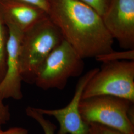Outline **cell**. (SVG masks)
Listing matches in <instances>:
<instances>
[{
  "label": "cell",
  "instance_id": "obj_1",
  "mask_svg": "<svg viewBox=\"0 0 134 134\" xmlns=\"http://www.w3.org/2000/svg\"><path fill=\"white\" fill-rule=\"evenodd\" d=\"M48 2L49 19L83 59L113 50L114 39L95 10L77 0Z\"/></svg>",
  "mask_w": 134,
  "mask_h": 134
},
{
  "label": "cell",
  "instance_id": "obj_2",
  "mask_svg": "<svg viewBox=\"0 0 134 134\" xmlns=\"http://www.w3.org/2000/svg\"><path fill=\"white\" fill-rule=\"evenodd\" d=\"M63 39L61 31L48 15L23 32L20 46L23 81L35 82L43 62Z\"/></svg>",
  "mask_w": 134,
  "mask_h": 134
},
{
  "label": "cell",
  "instance_id": "obj_3",
  "mask_svg": "<svg viewBox=\"0 0 134 134\" xmlns=\"http://www.w3.org/2000/svg\"><path fill=\"white\" fill-rule=\"evenodd\" d=\"M134 102L113 96L81 99L80 111L87 124L97 123L124 134H134Z\"/></svg>",
  "mask_w": 134,
  "mask_h": 134
},
{
  "label": "cell",
  "instance_id": "obj_4",
  "mask_svg": "<svg viewBox=\"0 0 134 134\" xmlns=\"http://www.w3.org/2000/svg\"><path fill=\"white\" fill-rule=\"evenodd\" d=\"M83 59L64 39L43 62L34 83L44 90H63L70 78L82 74L85 67Z\"/></svg>",
  "mask_w": 134,
  "mask_h": 134
},
{
  "label": "cell",
  "instance_id": "obj_5",
  "mask_svg": "<svg viewBox=\"0 0 134 134\" xmlns=\"http://www.w3.org/2000/svg\"><path fill=\"white\" fill-rule=\"evenodd\" d=\"M109 96L134 102V61L103 63L86 85L82 98Z\"/></svg>",
  "mask_w": 134,
  "mask_h": 134
},
{
  "label": "cell",
  "instance_id": "obj_6",
  "mask_svg": "<svg viewBox=\"0 0 134 134\" xmlns=\"http://www.w3.org/2000/svg\"><path fill=\"white\" fill-rule=\"evenodd\" d=\"M99 68L91 69L82 76L77 81L71 100L65 107L57 109H46L36 108L43 115L54 117L59 123L57 134H86L89 125L81 118L80 103L86 85Z\"/></svg>",
  "mask_w": 134,
  "mask_h": 134
},
{
  "label": "cell",
  "instance_id": "obj_7",
  "mask_svg": "<svg viewBox=\"0 0 134 134\" xmlns=\"http://www.w3.org/2000/svg\"><path fill=\"white\" fill-rule=\"evenodd\" d=\"M9 37L7 42V58L4 76L0 81V93L3 99H21L23 81L20 61V46L23 32L7 25Z\"/></svg>",
  "mask_w": 134,
  "mask_h": 134
},
{
  "label": "cell",
  "instance_id": "obj_8",
  "mask_svg": "<svg viewBox=\"0 0 134 134\" xmlns=\"http://www.w3.org/2000/svg\"><path fill=\"white\" fill-rule=\"evenodd\" d=\"M102 19L121 47L134 49V0H111Z\"/></svg>",
  "mask_w": 134,
  "mask_h": 134
},
{
  "label": "cell",
  "instance_id": "obj_9",
  "mask_svg": "<svg viewBox=\"0 0 134 134\" xmlns=\"http://www.w3.org/2000/svg\"><path fill=\"white\" fill-rule=\"evenodd\" d=\"M0 14L6 26H13L23 32L48 16L38 7L17 0L0 1Z\"/></svg>",
  "mask_w": 134,
  "mask_h": 134
},
{
  "label": "cell",
  "instance_id": "obj_10",
  "mask_svg": "<svg viewBox=\"0 0 134 134\" xmlns=\"http://www.w3.org/2000/svg\"><path fill=\"white\" fill-rule=\"evenodd\" d=\"M26 114L35 120L42 128L44 134H55L57 129L56 125L50 120L45 118L44 115L40 113L36 108L28 106L25 109Z\"/></svg>",
  "mask_w": 134,
  "mask_h": 134
},
{
  "label": "cell",
  "instance_id": "obj_11",
  "mask_svg": "<svg viewBox=\"0 0 134 134\" xmlns=\"http://www.w3.org/2000/svg\"><path fill=\"white\" fill-rule=\"evenodd\" d=\"M96 60L102 63L120 61H134V49L126 50L123 51H112L98 55Z\"/></svg>",
  "mask_w": 134,
  "mask_h": 134
},
{
  "label": "cell",
  "instance_id": "obj_12",
  "mask_svg": "<svg viewBox=\"0 0 134 134\" xmlns=\"http://www.w3.org/2000/svg\"><path fill=\"white\" fill-rule=\"evenodd\" d=\"M4 23L0 14V81L4 76L7 58V42Z\"/></svg>",
  "mask_w": 134,
  "mask_h": 134
},
{
  "label": "cell",
  "instance_id": "obj_13",
  "mask_svg": "<svg viewBox=\"0 0 134 134\" xmlns=\"http://www.w3.org/2000/svg\"><path fill=\"white\" fill-rule=\"evenodd\" d=\"M91 7L102 18L105 14L111 0H77Z\"/></svg>",
  "mask_w": 134,
  "mask_h": 134
},
{
  "label": "cell",
  "instance_id": "obj_14",
  "mask_svg": "<svg viewBox=\"0 0 134 134\" xmlns=\"http://www.w3.org/2000/svg\"><path fill=\"white\" fill-rule=\"evenodd\" d=\"M86 134H124L117 130L97 123L88 124Z\"/></svg>",
  "mask_w": 134,
  "mask_h": 134
},
{
  "label": "cell",
  "instance_id": "obj_15",
  "mask_svg": "<svg viewBox=\"0 0 134 134\" xmlns=\"http://www.w3.org/2000/svg\"><path fill=\"white\" fill-rule=\"evenodd\" d=\"M3 98L0 93V131L1 127L10 119V112L8 106L5 105L3 102Z\"/></svg>",
  "mask_w": 134,
  "mask_h": 134
},
{
  "label": "cell",
  "instance_id": "obj_16",
  "mask_svg": "<svg viewBox=\"0 0 134 134\" xmlns=\"http://www.w3.org/2000/svg\"><path fill=\"white\" fill-rule=\"evenodd\" d=\"M2 1V0H0ZM34 5L45 11L47 14L49 10L48 0H17Z\"/></svg>",
  "mask_w": 134,
  "mask_h": 134
},
{
  "label": "cell",
  "instance_id": "obj_17",
  "mask_svg": "<svg viewBox=\"0 0 134 134\" xmlns=\"http://www.w3.org/2000/svg\"><path fill=\"white\" fill-rule=\"evenodd\" d=\"M2 134H28V130L21 127H14L3 131Z\"/></svg>",
  "mask_w": 134,
  "mask_h": 134
},
{
  "label": "cell",
  "instance_id": "obj_18",
  "mask_svg": "<svg viewBox=\"0 0 134 134\" xmlns=\"http://www.w3.org/2000/svg\"><path fill=\"white\" fill-rule=\"evenodd\" d=\"M2 132H3V131H2V130L0 131V134H2Z\"/></svg>",
  "mask_w": 134,
  "mask_h": 134
}]
</instances>
